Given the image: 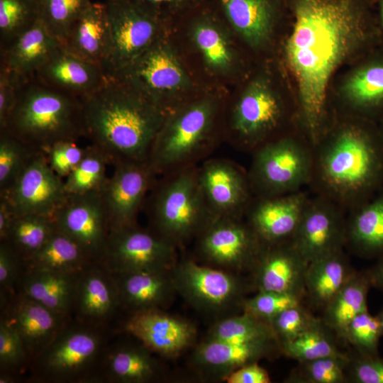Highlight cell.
Wrapping results in <instances>:
<instances>
[{"label":"cell","mask_w":383,"mask_h":383,"mask_svg":"<svg viewBox=\"0 0 383 383\" xmlns=\"http://www.w3.org/2000/svg\"><path fill=\"white\" fill-rule=\"evenodd\" d=\"M294 22L283 49L297 87L299 134L313 147L334 126L328 88L339 66L380 43L375 0H288Z\"/></svg>","instance_id":"cell-1"},{"label":"cell","mask_w":383,"mask_h":383,"mask_svg":"<svg viewBox=\"0 0 383 383\" xmlns=\"http://www.w3.org/2000/svg\"><path fill=\"white\" fill-rule=\"evenodd\" d=\"M309 187L347 212L383 188V145L377 123L353 116L334 124L313 147Z\"/></svg>","instance_id":"cell-2"},{"label":"cell","mask_w":383,"mask_h":383,"mask_svg":"<svg viewBox=\"0 0 383 383\" xmlns=\"http://www.w3.org/2000/svg\"><path fill=\"white\" fill-rule=\"evenodd\" d=\"M82 103L84 136L111 164L148 162L166 111L127 84L111 78Z\"/></svg>","instance_id":"cell-3"},{"label":"cell","mask_w":383,"mask_h":383,"mask_svg":"<svg viewBox=\"0 0 383 383\" xmlns=\"http://www.w3.org/2000/svg\"><path fill=\"white\" fill-rule=\"evenodd\" d=\"M168 33L203 88L230 91L252 72L249 52L210 1L172 23Z\"/></svg>","instance_id":"cell-4"},{"label":"cell","mask_w":383,"mask_h":383,"mask_svg":"<svg viewBox=\"0 0 383 383\" xmlns=\"http://www.w3.org/2000/svg\"><path fill=\"white\" fill-rule=\"evenodd\" d=\"M229 91L204 89L166 113L147 162L156 176L199 165L223 141V116Z\"/></svg>","instance_id":"cell-5"},{"label":"cell","mask_w":383,"mask_h":383,"mask_svg":"<svg viewBox=\"0 0 383 383\" xmlns=\"http://www.w3.org/2000/svg\"><path fill=\"white\" fill-rule=\"evenodd\" d=\"M0 131L35 152H45L60 142L77 141L84 136L82 99L33 77L22 84L15 106Z\"/></svg>","instance_id":"cell-6"},{"label":"cell","mask_w":383,"mask_h":383,"mask_svg":"<svg viewBox=\"0 0 383 383\" xmlns=\"http://www.w3.org/2000/svg\"><path fill=\"white\" fill-rule=\"evenodd\" d=\"M287 108L270 76L251 74L230 90L223 116V142L248 153L283 135ZM290 133V132H289Z\"/></svg>","instance_id":"cell-7"},{"label":"cell","mask_w":383,"mask_h":383,"mask_svg":"<svg viewBox=\"0 0 383 383\" xmlns=\"http://www.w3.org/2000/svg\"><path fill=\"white\" fill-rule=\"evenodd\" d=\"M116 331L70 317L30 362L27 374L35 383H98L102 361Z\"/></svg>","instance_id":"cell-8"},{"label":"cell","mask_w":383,"mask_h":383,"mask_svg":"<svg viewBox=\"0 0 383 383\" xmlns=\"http://www.w3.org/2000/svg\"><path fill=\"white\" fill-rule=\"evenodd\" d=\"M160 177L145 204L148 228L179 248L195 239L213 217L199 187L198 165Z\"/></svg>","instance_id":"cell-9"},{"label":"cell","mask_w":383,"mask_h":383,"mask_svg":"<svg viewBox=\"0 0 383 383\" xmlns=\"http://www.w3.org/2000/svg\"><path fill=\"white\" fill-rule=\"evenodd\" d=\"M111 79L127 84L166 112L205 89L188 70L168 32Z\"/></svg>","instance_id":"cell-10"},{"label":"cell","mask_w":383,"mask_h":383,"mask_svg":"<svg viewBox=\"0 0 383 383\" xmlns=\"http://www.w3.org/2000/svg\"><path fill=\"white\" fill-rule=\"evenodd\" d=\"M251 155L248 175L254 196H280L309 186L313 169V148L299 133L283 135Z\"/></svg>","instance_id":"cell-11"},{"label":"cell","mask_w":383,"mask_h":383,"mask_svg":"<svg viewBox=\"0 0 383 383\" xmlns=\"http://www.w3.org/2000/svg\"><path fill=\"white\" fill-rule=\"evenodd\" d=\"M109 46L103 69L115 78L157 39L169 25L133 0H106Z\"/></svg>","instance_id":"cell-12"},{"label":"cell","mask_w":383,"mask_h":383,"mask_svg":"<svg viewBox=\"0 0 383 383\" xmlns=\"http://www.w3.org/2000/svg\"><path fill=\"white\" fill-rule=\"evenodd\" d=\"M178 248L137 223L111 230L98 262L112 274L172 271Z\"/></svg>","instance_id":"cell-13"},{"label":"cell","mask_w":383,"mask_h":383,"mask_svg":"<svg viewBox=\"0 0 383 383\" xmlns=\"http://www.w3.org/2000/svg\"><path fill=\"white\" fill-rule=\"evenodd\" d=\"M199 257L228 271L251 270L264 244L245 218H213L195 238Z\"/></svg>","instance_id":"cell-14"},{"label":"cell","mask_w":383,"mask_h":383,"mask_svg":"<svg viewBox=\"0 0 383 383\" xmlns=\"http://www.w3.org/2000/svg\"><path fill=\"white\" fill-rule=\"evenodd\" d=\"M172 274L177 292L201 310L220 312L241 306L245 299V283L228 270L184 259L177 261Z\"/></svg>","instance_id":"cell-15"},{"label":"cell","mask_w":383,"mask_h":383,"mask_svg":"<svg viewBox=\"0 0 383 383\" xmlns=\"http://www.w3.org/2000/svg\"><path fill=\"white\" fill-rule=\"evenodd\" d=\"M67 196L64 179L51 169L43 152H35L11 186L0 193L15 216L52 217Z\"/></svg>","instance_id":"cell-16"},{"label":"cell","mask_w":383,"mask_h":383,"mask_svg":"<svg viewBox=\"0 0 383 383\" xmlns=\"http://www.w3.org/2000/svg\"><path fill=\"white\" fill-rule=\"evenodd\" d=\"M347 213L327 198L310 196L291 242L309 263L343 250Z\"/></svg>","instance_id":"cell-17"},{"label":"cell","mask_w":383,"mask_h":383,"mask_svg":"<svg viewBox=\"0 0 383 383\" xmlns=\"http://www.w3.org/2000/svg\"><path fill=\"white\" fill-rule=\"evenodd\" d=\"M52 219L57 231L75 242L92 261L100 260L111 232L101 193L68 195Z\"/></svg>","instance_id":"cell-18"},{"label":"cell","mask_w":383,"mask_h":383,"mask_svg":"<svg viewBox=\"0 0 383 383\" xmlns=\"http://www.w3.org/2000/svg\"><path fill=\"white\" fill-rule=\"evenodd\" d=\"M198 179L213 218L245 216L254 196L248 171L228 159H206L198 165Z\"/></svg>","instance_id":"cell-19"},{"label":"cell","mask_w":383,"mask_h":383,"mask_svg":"<svg viewBox=\"0 0 383 383\" xmlns=\"http://www.w3.org/2000/svg\"><path fill=\"white\" fill-rule=\"evenodd\" d=\"M211 4L249 53L259 55L272 47L289 4L288 0H215Z\"/></svg>","instance_id":"cell-20"},{"label":"cell","mask_w":383,"mask_h":383,"mask_svg":"<svg viewBox=\"0 0 383 383\" xmlns=\"http://www.w3.org/2000/svg\"><path fill=\"white\" fill-rule=\"evenodd\" d=\"M156 177L148 162L114 165L101 192L111 231L137 223Z\"/></svg>","instance_id":"cell-21"},{"label":"cell","mask_w":383,"mask_h":383,"mask_svg":"<svg viewBox=\"0 0 383 383\" xmlns=\"http://www.w3.org/2000/svg\"><path fill=\"white\" fill-rule=\"evenodd\" d=\"M115 329L131 335L153 353L165 358L179 355L194 343L196 336L192 323L159 309L126 314Z\"/></svg>","instance_id":"cell-22"},{"label":"cell","mask_w":383,"mask_h":383,"mask_svg":"<svg viewBox=\"0 0 383 383\" xmlns=\"http://www.w3.org/2000/svg\"><path fill=\"white\" fill-rule=\"evenodd\" d=\"M310 197L303 189L252 199L245 219L264 245L291 241Z\"/></svg>","instance_id":"cell-23"},{"label":"cell","mask_w":383,"mask_h":383,"mask_svg":"<svg viewBox=\"0 0 383 383\" xmlns=\"http://www.w3.org/2000/svg\"><path fill=\"white\" fill-rule=\"evenodd\" d=\"M0 318L18 333L31 362L70 317L57 313L16 291L0 306Z\"/></svg>","instance_id":"cell-24"},{"label":"cell","mask_w":383,"mask_h":383,"mask_svg":"<svg viewBox=\"0 0 383 383\" xmlns=\"http://www.w3.org/2000/svg\"><path fill=\"white\" fill-rule=\"evenodd\" d=\"M309 262L291 241L264 245L253 264V284L257 292H277L305 298Z\"/></svg>","instance_id":"cell-25"},{"label":"cell","mask_w":383,"mask_h":383,"mask_svg":"<svg viewBox=\"0 0 383 383\" xmlns=\"http://www.w3.org/2000/svg\"><path fill=\"white\" fill-rule=\"evenodd\" d=\"M121 312L118 288L112 273L97 262L79 274L72 317L93 325L111 326Z\"/></svg>","instance_id":"cell-26"},{"label":"cell","mask_w":383,"mask_h":383,"mask_svg":"<svg viewBox=\"0 0 383 383\" xmlns=\"http://www.w3.org/2000/svg\"><path fill=\"white\" fill-rule=\"evenodd\" d=\"M40 82L83 99L107 80L102 67L67 50L62 45L33 76Z\"/></svg>","instance_id":"cell-27"},{"label":"cell","mask_w":383,"mask_h":383,"mask_svg":"<svg viewBox=\"0 0 383 383\" xmlns=\"http://www.w3.org/2000/svg\"><path fill=\"white\" fill-rule=\"evenodd\" d=\"M155 354L137 343L111 340L104 355L98 383H151L161 380L164 370Z\"/></svg>","instance_id":"cell-28"},{"label":"cell","mask_w":383,"mask_h":383,"mask_svg":"<svg viewBox=\"0 0 383 383\" xmlns=\"http://www.w3.org/2000/svg\"><path fill=\"white\" fill-rule=\"evenodd\" d=\"M118 288L121 311L126 314L163 309L177 292L172 271L113 274Z\"/></svg>","instance_id":"cell-29"},{"label":"cell","mask_w":383,"mask_h":383,"mask_svg":"<svg viewBox=\"0 0 383 383\" xmlns=\"http://www.w3.org/2000/svg\"><path fill=\"white\" fill-rule=\"evenodd\" d=\"M62 45L40 18L9 45L0 49V67L22 79L31 78Z\"/></svg>","instance_id":"cell-30"},{"label":"cell","mask_w":383,"mask_h":383,"mask_svg":"<svg viewBox=\"0 0 383 383\" xmlns=\"http://www.w3.org/2000/svg\"><path fill=\"white\" fill-rule=\"evenodd\" d=\"M275 352H280L278 341L236 343L206 339L196 348L193 360L202 369L221 375V379L249 363L258 362Z\"/></svg>","instance_id":"cell-31"},{"label":"cell","mask_w":383,"mask_h":383,"mask_svg":"<svg viewBox=\"0 0 383 383\" xmlns=\"http://www.w3.org/2000/svg\"><path fill=\"white\" fill-rule=\"evenodd\" d=\"M372 54L347 79L343 94L356 117L378 123L383 118V51Z\"/></svg>","instance_id":"cell-32"},{"label":"cell","mask_w":383,"mask_h":383,"mask_svg":"<svg viewBox=\"0 0 383 383\" xmlns=\"http://www.w3.org/2000/svg\"><path fill=\"white\" fill-rule=\"evenodd\" d=\"M79 273L24 270L16 291L57 313L72 317Z\"/></svg>","instance_id":"cell-33"},{"label":"cell","mask_w":383,"mask_h":383,"mask_svg":"<svg viewBox=\"0 0 383 383\" xmlns=\"http://www.w3.org/2000/svg\"><path fill=\"white\" fill-rule=\"evenodd\" d=\"M62 45L69 52L103 68L109 46L104 2L92 1L71 26Z\"/></svg>","instance_id":"cell-34"},{"label":"cell","mask_w":383,"mask_h":383,"mask_svg":"<svg viewBox=\"0 0 383 383\" xmlns=\"http://www.w3.org/2000/svg\"><path fill=\"white\" fill-rule=\"evenodd\" d=\"M345 247L363 258L377 259L383 255V188L348 212Z\"/></svg>","instance_id":"cell-35"},{"label":"cell","mask_w":383,"mask_h":383,"mask_svg":"<svg viewBox=\"0 0 383 383\" xmlns=\"http://www.w3.org/2000/svg\"><path fill=\"white\" fill-rule=\"evenodd\" d=\"M355 272L343 250L309 263L305 274V298L323 309Z\"/></svg>","instance_id":"cell-36"},{"label":"cell","mask_w":383,"mask_h":383,"mask_svg":"<svg viewBox=\"0 0 383 383\" xmlns=\"http://www.w3.org/2000/svg\"><path fill=\"white\" fill-rule=\"evenodd\" d=\"M372 288L366 271L353 272L349 279L326 306L323 322L338 338L357 314L368 310L367 296Z\"/></svg>","instance_id":"cell-37"},{"label":"cell","mask_w":383,"mask_h":383,"mask_svg":"<svg viewBox=\"0 0 383 383\" xmlns=\"http://www.w3.org/2000/svg\"><path fill=\"white\" fill-rule=\"evenodd\" d=\"M92 261L72 239L56 231L33 255L23 261L24 270L79 273Z\"/></svg>","instance_id":"cell-38"},{"label":"cell","mask_w":383,"mask_h":383,"mask_svg":"<svg viewBox=\"0 0 383 383\" xmlns=\"http://www.w3.org/2000/svg\"><path fill=\"white\" fill-rule=\"evenodd\" d=\"M56 231L52 217L26 214L16 216L4 240L23 262L37 252Z\"/></svg>","instance_id":"cell-39"},{"label":"cell","mask_w":383,"mask_h":383,"mask_svg":"<svg viewBox=\"0 0 383 383\" xmlns=\"http://www.w3.org/2000/svg\"><path fill=\"white\" fill-rule=\"evenodd\" d=\"M206 339L236 343L279 342L270 323L243 311L218 321L210 329Z\"/></svg>","instance_id":"cell-40"},{"label":"cell","mask_w":383,"mask_h":383,"mask_svg":"<svg viewBox=\"0 0 383 383\" xmlns=\"http://www.w3.org/2000/svg\"><path fill=\"white\" fill-rule=\"evenodd\" d=\"M109 164L108 157L100 149L91 144L87 146L82 160L64 179L67 194L101 193L109 179Z\"/></svg>","instance_id":"cell-41"},{"label":"cell","mask_w":383,"mask_h":383,"mask_svg":"<svg viewBox=\"0 0 383 383\" xmlns=\"http://www.w3.org/2000/svg\"><path fill=\"white\" fill-rule=\"evenodd\" d=\"M335 333L323 322L296 338L280 344L285 356L304 362L345 354L335 340Z\"/></svg>","instance_id":"cell-42"},{"label":"cell","mask_w":383,"mask_h":383,"mask_svg":"<svg viewBox=\"0 0 383 383\" xmlns=\"http://www.w3.org/2000/svg\"><path fill=\"white\" fill-rule=\"evenodd\" d=\"M40 18V0H0V49Z\"/></svg>","instance_id":"cell-43"},{"label":"cell","mask_w":383,"mask_h":383,"mask_svg":"<svg viewBox=\"0 0 383 383\" xmlns=\"http://www.w3.org/2000/svg\"><path fill=\"white\" fill-rule=\"evenodd\" d=\"M349 355L330 356L299 362L290 373L287 382L345 383L348 382L347 367Z\"/></svg>","instance_id":"cell-44"},{"label":"cell","mask_w":383,"mask_h":383,"mask_svg":"<svg viewBox=\"0 0 383 383\" xmlns=\"http://www.w3.org/2000/svg\"><path fill=\"white\" fill-rule=\"evenodd\" d=\"M91 0H40V20L61 42Z\"/></svg>","instance_id":"cell-45"},{"label":"cell","mask_w":383,"mask_h":383,"mask_svg":"<svg viewBox=\"0 0 383 383\" xmlns=\"http://www.w3.org/2000/svg\"><path fill=\"white\" fill-rule=\"evenodd\" d=\"M37 152L4 131H0V193L16 181Z\"/></svg>","instance_id":"cell-46"},{"label":"cell","mask_w":383,"mask_h":383,"mask_svg":"<svg viewBox=\"0 0 383 383\" xmlns=\"http://www.w3.org/2000/svg\"><path fill=\"white\" fill-rule=\"evenodd\" d=\"M30 360L18 333L0 318V374H7L19 381L27 374Z\"/></svg>","instance_id":"cell-47"},{"label":"cell","mask_w":383,"mask_h":383,"mask_svg":"<svg viewBox=\"0 0 383 383\" xmlns=\"http://www.w3.org/2000/svg\"><path fill=\"white\" fill-rule=\"evenodd\" d=\"M382 337L377 316L368 310L357 314L345 328L343 339L360 354L379 355V340Z\"/></svg>","instance_id":"cell-48"},{"label":"cell","mask_w":383,"mask_h":383,"mask_svg":"<svg viewBox=\"0 0 383 383\" xmlns=\"http://www.w3.org/2000/svg\"><path fill=\"white\" fill-rule=\"evenodd\" d=\"M323 323L302 304L289 307L271 321L272 328L279 343L291 341Z\"/></svg>","instance_id":"cell-49"},{"label":"cell","mask_w":383,"mask_h":383,"mask_svg":"<svg viewBox=\"0 0 383 383\" xmlns=\"http://www.w3.org/2000/svg\"><path fill=\"white\" fill-rule=\"evenodd\" d=\"M304 298L293 294L260 291L241 304L243 312L270 321L285 309L302 304Z\"/></svg>","instance_id":"cell-50"},{"label":"cell","mask_w":383,"mask_h":383,"mask_svg":"<svg viewBox=\"0 0 383 383\" xmlns=\"http://www.w3.org/2000/svg\"><path fill=\"white\" fill-rule=\"evenodd\" d=\"M24 270L23 262L5 241H0V306L16 292Z\"/></svg>","instance_id":"cell-51"},{"label":"cell","mask_w":383,"mask_h":383,"mask_svg":"<svg viewBox=\"0 0 383 383\" xmlns=\"http://www.w3.org/2000/svg\"><path fill=\"white\" fill-rule=\"evenodd\" d=\"M86 150L87 147L78 145L77 141H62L51 146L45 153L51 169L65 179L82 160Z\"/></svg>","instance_id":"cell-52"},{"label":"cell","mask_w":383,"mask_h":383,"mask_svg":"<svg viewBox=\"0 0 383 383\" xmlns=\"http://www.w3.org/2000/svg\"><path fill=\"white\" fill-rule=\"evenodd\" d=\"M346 372L348 382L383 383V357L355 351L349 355Z\"/></svg>","instance_id":"cell-53"},{"label":"cell","mask_w":383,"mask_h":383,"mask_svg":"<svg viewBox=\"0 0 383 383\" xmlns=\"http://www.w3.org/2000/svg\"><path fill=\"white\" fill-rule=\"evenodd\" d=\"M158 18L172 23L210 0H133Z\"/></svg>","instance_id":"cell-54"},{"label":"cell","mask_w":383,"mask_h":383,"mask_svg":"<svg viewBox=\"0 0 383 383\" xmlns=\"http://www.w3.org/2000/svg\"><path fill=\"white\" fill-rule=\"evenodd\" d=\"M25 80L0 67V129L4 127Z\"/></svg>","instance_id":"cell-55"},{"label":"cell","mask_w":383,"mask_h":383,"mask_svg":"<svg viewBox=\"0 0 383 383\" xmlns=\"http://www.w3.org/2000/svg\"><path fill=\"white\" fill-rule=\"evenodd\" d=\"M222 380L228 383H270L271 379L267 370L257 362L246 364L224 376Z\"/></svg>","instance_id":"cell-56"},{"label":"cell","mask_w":383,"mask_h":383,"mask_svg":"<svg viewBox=\"0 0 383 383\" xmlns=\"http://www.w3.org/2000/svg\"><path fill=\"white\" fill-rule=\"evenodd\" d=\"M15 216L7 202L0 198V241L6 239Z\"/></svg>","instance_id":"cell-57"},{"label":"cell","mask_w":383,"mask_h":383,"mask_svg":"<svg viewBox=\"0 0 383 383\" xmlns=\"http://www.w3.org/2000/svg\"><path fill=\"white\" fill-rule=\"evenodd\" d=\"M365 271L372 288L383 293V255L378 257L377 262Z\"/></svg>","instance_id":"cell-58"},{"label":"cell","mask_w":383,"mask_h":383,"mask_svg":"<svg viewBox=\"0 0 383 383\" xmlns=\"http://www.w3.org/2000/svg\"><path fill=\"white\" fill-rule=\"evenodd\" d=\"M376 10L380 33V43L383 42V0H375Z\"/></svg>","instance_id":"cell-59"},{"label":"cell","mask_w":383,"mask_h":383,"mask_svg":"<svg viewBox=\"0 0 383 383\" xmlns=\"http://www.w3.org/2000/svg\"><path fill=\"white\" fill-rule=\"evenodd\" d=\"M376 316L379 320L381 330H382V336H383V308L379 311V312Z\"/></svg>","instance_id":"cell-60"},{"label":"cell","mask_w":383,"mask_h":383,"mask_svg":"<svg viewBox=\"0 0 383 383\" xmlns=\"http://www.w3.org/2000/svg\"><path fill=\"white\" fill-rule=\"evenodd\" d=\"M377 124L379 135L382 140V143L383 145V118L378 123H377Z\"/></svg>","instance_id":"cell-61"}]
</instances>
